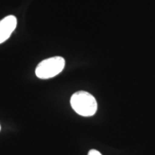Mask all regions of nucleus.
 <instances>
[{"mask_svg": "<svg viewBox=\"0 0 155 155\" xmlns=\"http://www.w3.org/2000/svg\"><path fill=\"white\" fill-rule=\"evenodd\" d=\"M17 20L14 15H8L0 20V44L9 38L17 27Z\"/></svg>", "mask_w": 155, "mask_h": 155, "instance_id": "7ed1b4c3", "label": "nucleus"}, {"mask_svg": "<svg viewBox=\"0 0 155 155\" xmlns=\"http://www.w3.org/2000/svg\"><path fill=\"white\" fill-rule=\"evenodd\" d=\"M71 107L78 115L89 117L96 113L98 104L95 97L84 91L75 92L71 98Z\"/></svg>", "mask_w": 155, "mask_h": 155, "instance_id": "f257e3e1", "label": "nucleus"}, {"mask_svg": "<svg viewBox=\"0 0 155 155\" xmlns=\"http://www.w3.org/2000/svg\"><path fill=\"white\" fill-rule=\"evenodd\" d=\"M88 155H102L100 152L96 150H91L88 153Z\"/></svg>", "mask_w": 155, "mask_h": 155, "instance_id": "20e7f679", "label": "nucleus"}, {"mask_svg": "<svg viewBox=\"0 0 155 155\" xmlns=\"http://www.w3.org/2000/svg\"><path fill=\"white\" fill-rule=\"evenodd\" d=\"M0 129H1V127H0Z\"/></svg>", "mask_w": 155, "mask_h": 155, "instance_id": "39448f33", "label": "nucleus"}, {"mask_svg": "<svg viewBox=\"0 0 155 155\" xmlns=\"http://www.w3.org/2000/svg\"><path fill=\"white\" fill-rule=\"evenodd\" d=\"M65 61L61 56H55L43 60L35 69L36 76L40 79H49L56 76L63 71Z\"/></svg>", "mask_w": 155, "mask_h": 155, "instance_id": "f03ea898", "label": "nucleus"}]
</instances>
